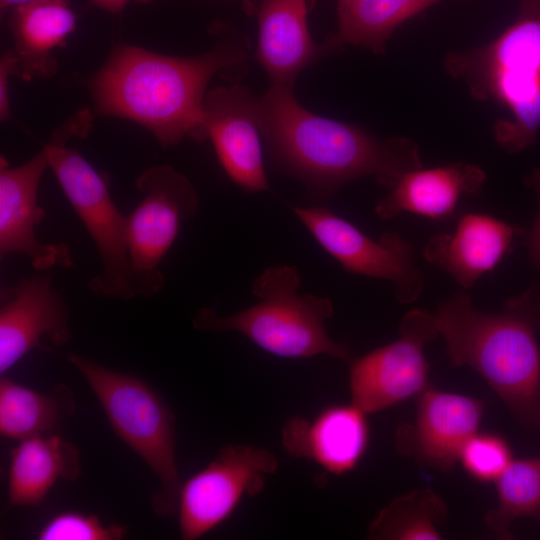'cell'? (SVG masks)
I'll use <instances>...</instances> for the list:
<instances>
[{"mask_svg":"<svg viewBox=\"0 0 540 540\" xmlns=\"http://www.w3.org/2000/svg\"><path fill=\"white\" fill-rule=\"evenodd\" d=\"M525 184L534 191L537 198L536 217L528 232L526 246L531 263L540 270V168L534 169L527 176Z\"/></svg>","mask_w":540,"mask_h":540,"instance_id":"cell-28","label":"cell"},{"mask_svg":"<svg viewBox=\"0 0 540 540\" xmlns=\"http://www.w3.org/2000/svg\"><path fill=\"white\" fill-rule=\"evenodd\" d=\"M259 118L274 163L300 180L320 205L355 179L373 176L389 188L402 174L423 167L415 141L378 138L314 114L297 101L292 86L271 84L259 99Z\"/></svg>","mask_w":540,"mask_h":540,"instance_id":"cell-2","label":"cell"},{"mask_svg":"<svg viewBox=\"0 0 540 540\" xmlns=\"http://www.w3.org/2000/svg\"><path fill=\"white\" fill-rule=\"evenodd\" d=\"M205 140L210 139L230 179L256 193L269 189L261 141L259 99L241 84L207 91L203 105Z\"/></svg>","mask_w":540,"mask_h":540,"instance_id":"cell-12","label":"cell"},{"mask_svg":"<svg viewBox=\"0 0 540 540\" xmlns=\"http://www.w3.org/2000/svg\"><path fill=\"white\" fill-rule=\"evenodd\" d=\"M156 0H89V5L106 13L117 15L121 13L130 2L149 4Z\"/></svg>","mask_w":540,"mask_h":540,"instance_id":"cell-30","label":"cell"},{"mask_svg":"<svg viewBox=\"0 0 540 540\" xmlns=\"http://www.w3.org/2000/svg\"><path fill=\"white\" fill-rule=\"evenodd\" d=\"M128 527L123 524L105 525L95 515L65 511L54 515L38 531V540H119Z\"/></svg>","mask_w":540,"mask_h":540,"instance_id":"cell-27","label":"cell"},{"mask_svg":"<svg viewBox=\"0 0 540 540\" xmlns=\"http://www.w3.org/2000/svg\"><path fill=\"white\" fill-rule=\"evenodd\" d=\"M82 472L78 448L52 433L19 441L10 452L8 503L38 506L59 480L75 481Z\"/></svg>","mask_w":540,"mask_h":540,"instance_id":"cell-21","label":"cell"},{"mask_svg":"<svg viewBox=\"0 0 540 540\" xmlns=\"http://www.w3.org/2000/svg\"><path fill=\"white\" fill-rule=\"evenodd\" d=\"M519 232L490 215L468 213L460 217L453 234L440 233L428 240L424 258L470 288L499 264Z\"/></svg>","mask_w":540,"mask_h":540,"instance_id":"cell-18","label":"cell"},{"mask_svg":"<svg viewBox=\"0 0 540 540\" xmlns=\"http://www.w3.org/2000/svg\"><path fill=\"white\" fill-rule=\"evenodd\" d=\"M485 172L478 166L454 162L402 174L375 207L377 216L390 220L410 212L435 220L453 215L464 196H476L485 182Z\"/></svg>","mask_w":540,"mask_h":540,"instance_id":"cell-19","label":"cell"},{"mask_svg":"<svg viewBox=\"0 0 540 540\" xmlns=\"http://www.w3.org/2000/svg\"><path fill=\"white\" fill-rule=\"evenodd\" d=\"M514 21L494 40L446 55L444 68L477 101L508 112L496 121L497 145L517 153L534 145L540 129V0H516Z\"/></svg>","mask_w":540,"mask_h":540,"instance_id":"cell-4","label":"cell"},{"mask_svg":"<svg viewBox=\"0 0 540 540\" xmlns=\"http://www.w3.org/2000/svg\"><path fill=\"white\" fill-rule=\"evenodd\" d=\"M249 43L218 29L211 48L198 55L170 56L119 43L85 87L93 113L133 121L145 127L164 147L184 137L205 140L203 105L215 76L236 79L244 68Z\"/></svg>","mask_w":540,"mask_h":540,"instance_id":"cell-1","label":"cell"},{"mask_svg":"<svg viewBox=\"0 0 540 540\" xmlns=\"http://www.w3.org/2000/svg\"><path fill=\"white\" fill-rule=\"evenodd\" d=\"M49 167L42 148L26 162L9 167L1 157L0 166V257L11 254L26 256L34 269L47 271L73 265L70 247L65 243H42L36 227L45 211L38 204L40 180Z\"/></svg>","mask_w":540,"mask_h":540,"instance_id":"cell-14","label":"cell"},{"mask_svg":"<svg viewBox=\"0 0 540 540\" xmlns=\"http://www.w3.org/2000/svg\"><path fill=\"white\" fill-rule=\"evenodd\" d=\"M352 1L353 0H338V7L345 6V5L349 4Z\"/></svg>","mask_w":540,"mask_h":540,"instance_id":"cell-32","label":"cell"},{"mask_svg":"<svg viewBox=\"0 0 540 540\" xmlns=\"http://www.w3.org/2000/svg\"><path fill=\"white\" fill-rule=\"evenodd\" d=\"M94 113L81 109L53 130L44 143L49 168L89 233L100 258L101 270L88 289L103 298L130 300L137 296L127 246V215L114 203L100 173L67 146L72 137L85 138Z\"/></svg>","mask_w":540,"mask_h":540,"instance_id":"cell-6","label":"cell"},{"mask_svg":"<svg viewBox=\"0 0 540 540\" xmlns=\"http://www.w3.org/2000/svg\"><path fill=\"white\" fill-rule=\"evenodd\" d=\"M77 408L73 390L64 383L49 393L25 387L1 375L0 435L21 441L53 431Z\"/></svg>","mask_w":540,"mask_h":540,"instance_id":"cell-22","label":"cell"},{"mask_svg":"<svg viewBox=\"0 0 540 540\" xmlns=\"http://www.w3.org/2000/svg\"><path fill=\"white\" fill-rule=\"evenodd\" d=\"M292 210L344 271L391 281L401 303L420 296L424 275L413 261V245L398 233L386 232L374 240L323 205Z\"/></svg>","mask_w":540,"mask_h":540,"instance_id":"cell-11","label":"cell"},{"mask_svg":"<svg viewBox=\"0 0 540 540\" xmlns=\"http://www.w3.org/2000/svg\"><path fill=\"white\" fill-rule=\"evenodd\" d=\"M444 0H353L337 7L338 29L323 43L326 52L345 44L383 54L387 40L404 22Z\"/></svg>","mask_w":540,"mask_h":540,"instance_id":"cell-23","label":"cell"},{"mask_svg":"<svg viewBox=\"0 0 540 540\" xmlns=\"http://www.w3.org/2000/svg\"><path fill=\"white\" fill-rule=\"evenodd\" d=\"M485 403L473 397L427 387L418 395L414 421L396 432V450L418 463L450 472L480 427Z\"/></svg>","mask_w":540,"mask_h":540,"instance_id":"cell-13","label":"cell"},{"mask_svg":"<svg viewBox=\"0 0 540 540\" xmlns=\"http://www.w3.org/2000/svg\"><path fill=\"white\" fill-rule=\"evenodd\" d=\"M448 518L445 501L429 488L394 498L368 528L372 540H438Z\"/></svg>","mask_w":540,"mask_h":540,"instance_id":"cell-24","label":"cell"},{"mask_svg":"<svg viewBox=\"0 0 540 540\" xmlns=\"http://www.w3.org/2000/svg\"><path fill=\"white\" fill-rule=\"evenodd\" d=\"M497 508L486 513L487 528L500 539H511V523L530 518L540 523V457L513 460L495 481Z\"/></svg>","mask_w":540,"mask_h":540,"instance_id":"cell-25","label":"cell"},{"mask_svg":"<svg viewBox=\"0 0 540 540\" xmlns=\"http://www.w3.org/2000/svg\"><path fill=\"white\" fill-rule=\"evenodd\" d=\"M300 276L295 266L267 267L252 283L258 302L229 316L209 307L193 317L195 329L206 332L237 331L264 351L282 358L329 355L350 360L349 348L332 340L326 322L334 314L332 302L322 296L300 295Z\"/></svg>","mask_w":540,"mask_h":540,"instance_id":"cell-5","label":"cell"},{"mask_svg":"<svg viewBox=\"0 0 540 540\" xmlns=\"http://www.w3.org/2000/svg\"><path fill=\"white\" fill-rule=\"evenodd\" d=\"M278 461L266 448L227 444L180 489L178 516L183 540H196L223 523L245 497L259 494Z\"/></svg>","mask_w":540,"mask_h":540,"instance_id":"cell-9","label":"cell"},{"mask_svg":"<svg viewBox=\"0 0 540 540\" xmlns=\"http://www.w3.org/2000/svg\"><path fill=\"white\" fill-rule=\"evenodd\" d=\"M366 415L350 403L326 407L312 420L292 417L282 430L283 447L292 457L310 459L330 473H347L368 447Z\"/></svg>","mask_w":540,"mask_h":540,"instance_id":"cell-16","label":"cell"},{"mask_svg":"<svg viewBox=\"0 0 540 540\" xmlns=\"http://www.w3.org/2000/svg\"><path fill=\"white\" fill-rule=\"evenodd\" d=\"M438 335L433 313L420 309L407 312L395 341L351 362V403L370 414L422 393L429 387L424 346Z\"/></svg>","mask_w":540,"mask_h":540,"instance_id":"cell-10","label":"cell"},{"mask_svg":"<svg viewBox=\"0 0 540 540\" xmlns=\"http://www.w3.org/2000/svg\"><path fill=\"white\" fill-rule=\"evenodd\" d=\"M39 0H0L1 15H6L10 10L21 5L29 4Z\"/></svg>","mask_w":540,"mask_h":540,"instance_id":"cell-31","label":"cell"},{"mask_svg":"<svg viewBox=\"0 0 540 540\" xmlns=\"http://www.w3.org/2000/svg\"><path fill=\"white\" fill-rule=\"evenodd\" d=\"M67 360L82 374L119 438L152 470L160 482L152 495L154 512H178L181 481L175 455V417L165 401L143 380L104 367L77 354Z\"/></svg>","mask_w":540,"mask_h":540,"instance_id":"cell-7","label":"cell"},{"mask_svg":"<svg viewBox=\"0 0 540 540\" xmlns=\"http://www.w3.org/2000/svg\"><path fill=\"white\" fill-rule=\"evenodd\" d=\"M314 0H256V58L272 85L292 86L299 72L323 56L310 35L308 15Z\"/></svg>","mask_w":540,"mask_h":540,"instance_id":"cell-17","label":"cell"},{"mask_svg":"<svg viewBox=\"0 0 540 540\" xmlns=\"http://www.w3.org/2000/svg\"><path fill=\"white\" fill-rule=\"evenodd\" d=\"M433 318L450 365L474 369L521 424L540 426V284L506 301L500 313L476 309L458 291Z\"/></svg>","mask_w":540,"mask_h":540,"instance_id":"cell-3","label":"cell"},{"mask_svg":"<svg viewBox=\"0 0 540 540\" xmlns=\"http://www.w3.org/2000/svg\"><path fill=\"white\" fill-rule=\"evenodd\" d=\"M142 195L127 215V246L137 296L151 297L165 285L160 269L184 222L199 208L197 190L182 173L167 164L145 169L136 180Z\"/></svg>","mask_w":540,"mask_h":540,"instance_id":"cell-8","label":"cell"},{"mask_svg":"<svg viewBox=\"0 0 540 540\" xmlns=\"http://www.w3.org/2000/svg\"><path fill=\"white\" fill-rule=\"evenodd\" d=\"M459 461L474 480L495 482L513 461L511 447L501 435L476 432L464 444Z\"/></svg>","mask_w":540,"mask_h":540,"instance_id":"cell-26","label":"cell"},{"mask_svg":"<svg viewBox=\"0 0 540 540\" xmlns=\"http://www.w3.org/2000/svg\"><path fill=\"white\" fill-rule=\"evenodd\" d=\"M71 338L69 310L49 275L24 278L0 289V373L46 341L61 347Z\"/></svg>","mask_w":540,"mask_h":540,"instance_id":"cell-15","label":"cell"},{"mask_svg":"<svg viewBox=\"0 0 540 540\" xmlns=\"http://www.w3.org/2000/svg\"><path fill=\"white\" fill-rule=\"evenodd\" d=\"M16 77V58L12 51L4 52L0 59V119H12V110L9 98V80Z\"/></svg>","mask_w":540,"mask_h":540,"instance_id":"cell-29","label":"cell"},{"mask_svg":"<svg viewBox=\"0 0 540 540\" xmlns=\"http://www.w3.org/2000/svg\"><path fill=\"white\" fill-rule=\"evenodd\" d=\"M16 58V77L45 79L58 70L53 52L74 32L77 17L66 0H39L8 13Z\"/></svg>","mask_w":540,"mask_h":540,"instance_id":"cell-20","label":"cell"}]
</instances>
